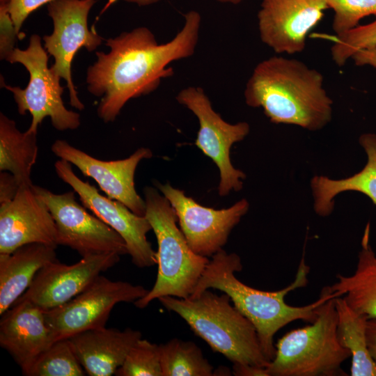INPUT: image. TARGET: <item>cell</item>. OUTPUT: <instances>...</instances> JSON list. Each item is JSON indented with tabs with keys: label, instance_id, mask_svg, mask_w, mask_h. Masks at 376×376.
Returning a JSON list of instances; mask_svg holds the SVG:
<instances>
[{
	"label": "cell",
	"instance_id": "obj_25",
	"mask_svg": "<svg viewBox=\"0 0 376 376\" xmlns=\"http://www.w3.org/2000/svg\"><path fill=\"white\" fill-rule=\"evenodd\" d=\"M163 376H212L214 368L196 343L173 338L160 344Z\"/></svg>",
	"mask_w": 376,
	"mask_h": 376
},
{
	"label": "cell",
	"instance_id": "obj_4",
	"mask_svg": "<svg viewBox=\"0 0 376 376\" xmlns=\"http://www.w3.org/2000/svg\"><path fill=\"white\" fill-rule=\"evenodd\" d=\"M158 300L181 317L214 352L233 363L265 368L269 365L254 325L230 305L227 294L218 295L207 289L194 297L164 296Z\"/></svg>",
	"mask_w": 376,
	"mask_h": 376
},
{
	"label": "cell",
	"instance_id": "obj_10",
	"mask_svg": "<svg viewBox=\"0 0 376 376\" xmlns=\"http://www.w3.org/2000/svg\"><path fill=\"white\" fill-rule=\"evenodd\" d=\"M33 188L54 220L57 245L68 246L82 257L108 253L127 254L122 237L79 204L75 191L57 194L37 185Z\"/></svg>",
	"mask_w": 376,
	"mask_h": 376
},
{
	"label": "cell",
	"instance_id": "obj_19",
	"mask_svg": "<svg viewBox=\"0 0 376 376\" xmlns=\"http://www.w3.org/2000/svg\"><path fill=\"white\" fill-rule=\"evenodd\" d=\"M141 337L139 331L131 328L120 331L103 327L81 332L67 339L87 375L111 376Z\"/></svg>",
	"mask_w": 376,
	"mask_h": 376
},
{
	"label": "cell",
	"instance_id": "obj_2",
	"mask_svg": "<svg viewBox=\"0 0 376 376\" xmlns=\"http://www.w3.org/2000/svg\"><path fill=\"white\" fill-rule=\"evenodd\" d=\"M242 265L236 253H227L223 249L212 256L195 289L189 296L194 297L207 289H217L227 294L233 306L254 325L263 353L271 361L276 352L274 336L289 323L301 320L315 321L318 308L327 299L336 297L330 286L323 288L314 302L294 306L286 304L288 293L306 285L310 267L304 256L299 263L295 280L287 287L276 291H265L251 288L241 282L235 275Z\"/></svg>",
	"mask_w": 376,
	"mask_h": 376
},
{
	"label": "cell",
	"instance_id": "obj_37",
	"mask_svg": "<svg viewBox=\"0 0 376 376\" xmlns=\"http://www.w3.org/2000/svg\"><path fill=\"white\" fill-rule=\"evenodd\" d=\"M221 3H232V4H238L243 1L244 0H216Z\"/></svg>",
	"mask_w": 376,
	"mask_h": 376
},
{
	"label": "cell",
	"instance_id": "obj_17",
	"mask_svg": "<svg viewBox=\"0 0 376 376\" xmlns=\"http://www.w3.org/2000/svg\"><path fill=\"white\" fill-rule=\"evenodd\" d=\"M33 186H21L13 200L0 203V253L31 243L58 246L54 220Z\"/></svg>",
	"mask_w": 376,
	"mask_h": 376
},
{
	"label": "cell",
	"instance_id": "obj_22",
	"mask_svg": "<svg viewBox=\"0 0 376 376\" xmlns=\"http://www.w3.org/2000/svg\"><path fill=\"white\" fill-rule=\"evenodd\" d=\"M369 236L368 224L355 271L350 276L338 274L337 281L330 288L356 312L367 319H376V254L370 245Z\"/></svg>",
	"mask_w": 376,
	"mask_h": 376
},
{
	"label": "cell",
	"instance_id": "obj_11",
	"mask_svg": "<svg viewBox=\"0 0 376 376\" xmlns=\"http://www.w3.org/2000/svg\"><path fill=\"white\" fill-rule=\"evenodd\" d=\"M96 0H54L47 3V13L53 22V32L44 36V47L54 58L50 67L54 75L64 79L69 91L70 104L84 109L72 82V59L81 48L92 52L102 42V38L88 27V16Z\"/></svg>",
	"mask_w": 376,
	"mask_h": 376
},
{
	"label": "cell",
	"instance_id": "obj_9",
	"mask_svg": "<svg viewBox=\"0 0 376 376\" xmlns=\"http://www.w3.org/2000/svg\"><path fill=\"white\" fill-rule=\"evenodd\" d=\"M178 103L185 106L197 117L199 130L195 145L217 165L219 170L218 187L221 196L230 191H240L245 174L233 167L230 159L232 146L243 140L249 133L246 122L230 124L225 121L212 108L204 90L199 86L182 89L176 96Z\"/></svg>",
	"mask_w": 376,
	"mask_h": 376
},
{
	"label": "cell",
	"instance_id": "obj_8",
	"mask_svg": "<svg viewBox=\"0 0 376 376\" xmlns=\"http://www.w3.org/2000/svg\"><path fill=\"white\" fill-rule=\"evenodd\" d=\"M148 290L139 285L111 281L100 275L83 292L54 308L45 318L54 341L91 329L105 327L111 310L120 302H134Z\"/></svg>",
	"mask_w": 376,
	"mask_h": 376
},
{
	"label": "cell",
	"instance_id": "obj_12",
	"mask_svg": "<svg viewBox=\"0 0 376 376\" xmlns=\"http://www.w3.org/2000/svg\"><path fill=\"white\" fill-rule=\"evenodd\" d=\"M54 168L58 178L78 194L84 206L122 237L133 264L139 268L157 264L156 252L146 237L152 226L145 216L137 215L121 202L100 194L95 186L77 176L70 162L60 159Z\"/></svg>",
	"mask_w": 376,
	"mask_h": 376
},
{
	"label": "cell",
	"instance_id": "obj_35",
	"mask_svg": "<svg viewBox=\"0 0 376 376\" xmlns=\"http://www.w3.org/2000/svg\"><path fill=\"white\" fill-rule=\"evenodd\" d=\"M366 339L370 354L376 362V319H368Z\"/></svg>",
	"mask_w": 376,
	"mask_h": 376
},
{
	"label": "cell",
	"instance_id": "obj_30",
	"mask_svg": "<svg viewBox=\"0 0 376 376\" xmlns=\"http://www.w3.org/2000/svg\"><path fill=\"white\" fill-rule=\"evenodd\" d=\"M17 32L8 10V3H0V58L6 60L15 49Z\"/></svg>",
	"mask_w": 376,
	"mask_h": 376
},
{
	"label": "cell",
	"instance_id": "obj_32",
	"mask_svg": "<svg viewBox=\"0 0 376 376\" xmlns=\"http://www.w3.org/2000/svg\"><path fill=\"white\" fill-rule=\"evenodd\" d=\"M22 186L13 175L7 171L0 172V203L8 202L14 198Z\"/></svg>",
	"mask_w": 376,
	"mask_h": 376
},
{
	"label": "cell",
	"instance_id": "obj_38",
	"mask_svg": "<svg viewBox=\"0 0 376 376\" xmlns=\"http://www.w3.org/2000/svg\"><path fill=\"white\" fill-rule=\"evenodd\" d=\"M10 0H0V3H8Z\"/></svg>",
	"mask_w": 376,
	"mask_h": 376
},
{
	"label": "cell",
	"instance_id": "obj_36",
	"mask_svg": "<svg viewBox=\"0 0 376 376\" xmlns=\"http://www.w3.org/2000/svg\"><path fill=\"white\" fill-rule=\"evenodd\" d=\"M128 3L136 4L139 6H146L152 4H155L159 2L160 0H123Z\"/></svg>",
	"mask_w": 376,
	"mask_h": 376
},
{
	"label": "cell",
	"instance_id": "obj_27",
	"mask_svg": "<svg viewBox=\"0 0 376 376\" xmlns=\"http://www.w3.org/2000/svg\"><path fill=\"white\" fill-rule=\"evenodd\" d=\"M117 376H163L159 345L139 339L114 374Z\"/></svg>",
	"mask_w": 376,
	"mask_h": 376
},
{
	"label": "cell",
	"instance_id": "obj_14",
	"mask_svg": "<svg viewBox=\"0 0 376 376\" xmlns=\"http://www.w3.org/2000/svg\"><path fill=\"white\" fill-rule=\"evenodd\" d=\"M327 8L326 0H262L257 15L260 38L277 54L300 53Z\"/></svg>",
	"mask_w": 376,
	"mask_h": 376
},
{
	"label": "cell",
	"instance_id": "obj_1",
	"mask_svg": "<svg viewBox=\"0 0 376 376\" xmlns=\"http://www.w3.org/2000/svg\"><path fill=\"white\" fill-rule=\"evenodd\" d=\"M184 17L182 28L166 43L159 44L148 28L140 26L108 39L109 52L95 53L86 81L92 95L102 97L97 113L104 123L114 121L130 100L152 92L162 79L172 76L169 63L194 54L201 17L190 10Z\"/></svg>",
	"mask_w": 376,
	"mask_h": 376
},
{
	"label": "cell",
	"instance_id": "obj_13",
	"mask_svg": "<svg viewBox=\"0 0 376 376\" xmlns=\"http://www.w3.org/2000/svg\"><path fill=\"white\" fill-rule=\"evenodd\" d=\"M155 185L173 207L189 247L207 258L222 249L232 229L249 207L248 201L242 198L228 208L215 210L201 205L169 183Z\"/></svg>",
	"mask_w": 376,
	"mask_h": 376
},
{
	"label": "cell",
	"instance_id": "obj_26",
	"mask_svg": "<svg viewBox=\"0 0 376 376\" xmlns=\"http://www.w3.org/2000/svg\"><path fill=\"white\" fill-rule=\"evenodd\" d=\"M85 373L68 340L61 339L42 352L24 375L83 376Z\"/></svg>",
	"mask_w": 376,
	"mask_h": 376
},
{
	"label": "cell",
	"instance_id": "obj_6",
	"mask_svg": "<svg viewBox=\"0 0 376 376\" xmlns=\"http://www.w3.org/2000/svg\"><path fill=\"white\" fill-rule=\"evenodd\" d=\"M334 298L324 301L315 321L279 339L266 368L269 376H334L339 375L350 352L337 335Z\"/></svg>",
	"mask_w": 376,
	"mask_h": 376
},
{
	"label": "cell",
	"instance_id": "obj_34",
	"mask_svg": "<svg viewBox=\"0 0 376 376\" xmlns=\"http://www.w3.org/2000/svg\"><path fill=\"white\" fill-rule=\"evenodd\" d=\"M233 373L236 376H269L266 368L250 364L233 363Z\"/></svg>",
	"mask_w": 376,
	"mask_h": 376
},
{
	"label": "cell",
	"instance_id": "obj_16",
	"mask_svg": "<svg viewBox=\"0 0 376 376\" xmlns=\"http://www.w3.org/2000/svg\"><path fill=\"white\" fill-rule=\"evenodd\" d=\"M52 152L77 166L84 175L93 178L109 198L118 201L139 216H145L146 202L136 192L134 173L139 163L152 156L147 148H140L129 157L114 161L96 159L72 146L65 140H56Z\"/></svg>",
	"mask_w": 376,
	"mask_h": 376
},
{
	"label": "cell",
	"instance_id": "obj_33",
	"mask_svg": "<svg viewBox=\"0 0 376 376\" xmlns=\"http://www.w3.org/2000/svg\"><path fill=\"white\" fill-rule=\"evenodd\" d=\"M356 65H369L376 68V47L361 49L351 58Z\"/></svg>",
	"mask_w": 376,
	"mask_h": 376
},
{
	"label": "cell",
	"instance_id": "obj_20",
	"mask_svg": "<svg viewBox=\"0 0 376 376\" xmlns=\"http://www.w3.org/2000/svg\"><path fill=\"white\" fill-rule=\"evenodd\" d=\"M56 248L31 243L10 253H0V315L29 288L42 267L56 260Z\"/></svg>",
	"mask_w": 376,
	"mask_h": 376
},
{
	"label": "cell",
	"instance_id": "obj_18",
	"mask_svg": "<svg viewBox=\"0 0 376 376\" xmlns=\"http://www.w3.org/2000/svg\"><path fill=\"white\" fill-rule=\"evenodd\" d=\"M1 316L0 345L24 375L55 342L46 324L45 311L31 301L17 299Z\"/></svg>",
	"mask_w": 376,
	"mask_h": 376
},
{
	"label": "cell",
	"instance_id": "obj_31",
	"mask_svg": "<svg viewBox=\"0 0 376 376\" xmlns=\"http://www.w3.org/2000/svg\"><path fill=\"white\" fill-rule=\"evenodd\" d=\"M54 0H10L8 10L17 32L19 34L23 23L35 10Z\"/></svg>",
	"mask_w": 376,
	"mask_h": 376
},
{
	"label": "cell",
	"instance_id": "obj_5",
	"mask_svg": "<svg viewBox=\"0 0 376 376\" xmlns=\"http://www.w3.org/2000/svg\"><path fill=\"white\" fill-rule=\"evenodd\" d=\"M145 217L150 222L157 242V274L147 294L134 304L146 308L152 301L164 296L187 298L193 292L209 259L195 253L188 245L178 218L168 199L152 187L144 189Z\"/></svg>",
	"mask_w": 376,
	"mask_h": 376
},
{
	"label": "cell",
	"instance_id": "obj_7",
	"mask_svg": "<svg viewBox=\"0 0 376 376\" xmlns=\"http://www.w3.org/2000/svg\"><path fill=\"white\" fill-rule=\"evenodd\" d=\"M48 59L41 38L32 35L26 49L15 48L7 59L10 63L23 65L27 70V86L22 89L4 82L3 86L13 93L20 115L27 111L31 113L32 119L27 131L38 132V127L45 117L50 118L52 126L57 130H75L80 125V115L65 107L61 78L48 68Z\"/></svg>",
	"mask_w": 376,
	"mask_h": 376
},
{
	"label": "cell",
	"instance_id": "obj_24",
	"mask_svg": "<svg viewBox=\"0 0 376 376\" xmlns=\"http://www.w3.org/2000/svg\"><path fill=\"white\" fill-rule=\"evenodd\" d=\"M337 313V335L340 344L350 352L352 376H376V362L367 344L368 319L352 309L343 297L334 298Z\"/></svg>",
	"mask_w": 376,
	"mask_h": 376
},
{
	"label": "cell",
	"instance_id": "obj_23",
	"mask_svg": "<svg viewBox=\"0 0 376 376\" xmlns=\"http://www.w3.org/2000/svg\"><path fill=\"white\" fill-rule=\"evenodd\" d=\"M37 132H20L15 120L0 113V171L15 176L21 185H32L31 173L36 162Z\"/></svg>",
	"mask_w": 376,
	"mask_h": 376
},
{
	"label": "cell",
	"instance_id": "obj_3",
	"mask_svg": "<svg viewBox=\"0 0 376 376\" xmlns=\"http://www.w3.org/2000/svg\"><path fill=\"white\" fill-rule=\"evenodd\" d=\"M244 96L248 106L261 107L276 124L316 131L331 120L333 101L323 75L297 59L273 56L258 63Z\"/></svg>",
	"mask_w": 376,
	"mask_h": 376
},
{
	"label": "cell",
	"instance_id": "obj_28",
	"mask_svg": "<svg viewBox=\"0 0 376 376\" xmlns=\"http://www.w3.org/2000/svg\"><path fill=\"white\" fill-rule=\"evenodd\" d=\"M375 19L366 24L357 26L336 35L331 48L332 60L338 66L344 65L358 51L376 47Z\"/></svg>",
	"mask_w": 376,
	"mask_h": 376
},
{
	"label": "cell",
	"instance_id": "obj_29",
	"mask_svg": "<svg viewBox=\"0 0 376 376\" xmlns=\"http://www.w3.org/2000/svg\"><path fill=\"white\" fill-rule=\"evenodd\" d=\"M334 13L332 29L336 35L359 25L363 17L376 15V0H326Z\"/></svg>",
	"mask_w": 376,
	"mask_h": 376
},
{
	"label": "cell",
	"instance_id": "obj_15",
	"mask_svg": "<svg viewBox=\"0 0 376 376\" xmlns=\"http://www.w3.org/2000/svg\"><path fill=\"white\" fill-rule=\"evenodd\" d=\"M120 255L108 253L84 256L72 265L57 260L42 267L18 299L46 311L69 301L88 288L100 273L114 266Z\"/></svg>",
	"mask_w": 376,
	"mask_h": 376
},
{
	"label": "cell",
	"instance_id": "obj_21",
	"mask_svg": "<svg viewBox=\"0 0 376 376\" xmlns=\"http://www.w3.org/2000/svg\"><path fill=\"white\" fill-rule=\"evenodd\" d=\"M359 143L367 156V162L360 171L338 180L322 175L311 179L313 207L318 215H329L334 210L335 197L344 191L363 194L376 205V134H363L359 137Z\"/></svg>",
	"mask_w": 376,
	"mask_h": 376
}]
</instances>
